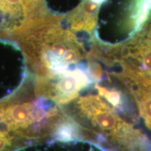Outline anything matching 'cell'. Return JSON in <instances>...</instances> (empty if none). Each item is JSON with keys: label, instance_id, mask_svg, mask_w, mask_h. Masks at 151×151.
Here are the masks:
<instances>
[{"label": "cell", "instance_id": "obj_8", "mask_svg": "<svg viewBox=\"0 0 151 151\" xmlns=\"http://www.w3.org/2000/svg\"><path fill=\"white\" fill-rule=\"evenodd\" d=\"M4 1H5V4L6 6H9V5L14 6L21 3L23 0H4Z\"/></svg>", "mask_w": 151, "mask_h": 151}, {"label": "cell", "instance_id": "obj_6", "mask_svg": "<svg viewBox=\"0 0 151 151\" xmlns=\"http://www.w3.org/2000/svg\"><path fill=\"white\" fill-rule=\"evenodd\" d=\"M134 99L138 111L145 124L151 131V88L141 85L125 83Z\"/></svg>", "mask_w": 151, "mask_h": 151}, {"label": "cell", "instance_id": "obj_5", "mask_svg": "<svg viewBox=\"0 0 151 151\" xmlns=\"http://www.w3.org/2000/svg\"><path fill=\"white\" fill-rule=\"evenodd\" d=\"M151 14V0H130L120 23L126 39L137 32Z\"/></svg>", "mask_w": 151, "mask_h": 151}, {"label": "cell", "instance_id": "obj_3", "mask_svg": "<svg viewBox=\"0 0 151 151\" xmlns=\"http://www.w3.org/2000/svg\"><path fill=\"white\" fill-rule=\"evenodd\" d=\"M95 83L90 74L88 60L50 78L35 77L36 93L62 106L71 102L80 92Z\"/></svg>", "mask_w": 151, "mask_h": 151}, {"label": "cell", "instance_id": "obj_1", "mask_svg": "<svg viewBox=\"0 0 151 151\" xmlns=\"http://www.w3.org/2000/svg\"><path fill=\"white\" fill-rule=\"evenodd\" d=\"M67 118L61 106L37 95L35 76L29 70L16 90L0 99V121L29 146L55 141Z\"/></svg>", "mask_w": 151, "mask_h": 151}, {"label": "cell", "instance_id": "obj_7", "mask_svg": "<svg viewBox=\"0 0 151 151\" xmlns=\"http://www.w3.org/2000/svg\"><path fill=\"white\" fill-rule=\"evenodd\" d=\"M29 147L24 139L9 131L0 121V151H19Z\"/></svg>", "mask_w": 151, "mask_h": 151}, {"label": "cell", "instance_id": "obj_2", "mask_svg": "<svg viewBox=\"0 0 151 151\" xmlns=\"http://www.w3.org/2000/svg\"><path fill=\"white\" fill-rule=\"evenodd\" d=\"M94 54L106 67L119 68L111 72L120 80L151 88V14L137 32L122 42L98 41Z\"/></svg>", "mask_w": 151, "mask_h": 151}, {"label": "cell", "instance_id": "obj_4", "mask_svg": "<svg viewBox=\"0 0 151 151\" xmlns=\"http://www.w3.org/2000/svg\"><path fill=\"white\" fill-rule=\"evenodd\" d=\"M93 88L124 120L130 123L139 122V113L134 99L121 81L104 71L102 78L94 84Z\"/></svg>", "mask_w": 151, "mask_h": 151}]
</instances>
